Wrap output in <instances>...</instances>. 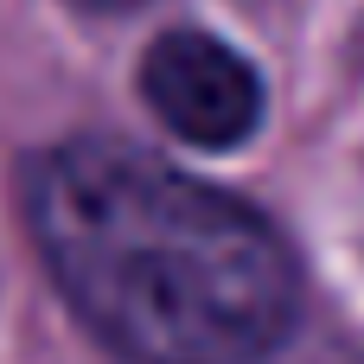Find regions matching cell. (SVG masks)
<instances>
[{
  "instance_id": "1",
  "label": "cell",
  "mask_w": 364,
  "mask_h": 364,
  "mask_svg": "<svg viewBox=\"0 0 364 364\" xmlns=\"http://www.w3.org/2000/svg\"><path fill=\"white\" fill-rule=\"evenodd\" d=\"M26 224L83 333L122 364H262L294 333L288 237L128 141L51 147L26 173Z\"/></svg>"
},
{
  "instance_id": "2",
  "label": "cell",
  "mask_w": 364,
  "mask_h": 364,
  "mask_svg": "<svg viewBox=\"0 0 364 364\" xmlns=\"http://www.w3.org/2000/svg\"><path fill=\"white\" fill-rule=\"evenodd\" d=\"M141 96L147 109L192 147H243L262 122V77L243 51H230L211 32H160L141 58Z\"/></svg>"
},
{
  "instance_id": "3",
  "label": "cell",
  "mask_w": 364,
  "mask_h": 364,
  "mask_svg": "<svg viewBox=\"0 0 364 364\" xmlns=\"http://www.w3.org/2000/svg\"><path fill=\"white\" fill-rule=\"evenodd\" d=\"M77 6H96V13H122V6H134V0H77Z\"/></svg>"
}]
</instances>
